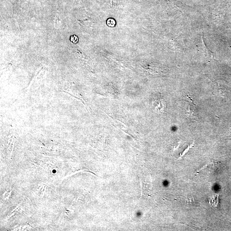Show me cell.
<instances>
[{
  "instance_id": "obj_1",
  "label": "cell",
  "mask_w": 231,
  "mask_h": 231,
  "mask_svg": "<svg viewBox=\"0 0 231 231\" xmlns=\"http://www.w3.org/2000/svg\"><path fill=\"white\" fill-rule=\"evenodd\" d=\"M107 24L109 26H114L116 24L115 21L112 18H110L107 21Z\"/></svg>"
},
{
  "instance_id": "obj_2",
  "label": "cell",
  "mask_w": 231,
  "mask_h": 231,
  "mask_svg": "<svg viewBox=\"0 0 231 231\" xmlns=\"http://www.w3.org/2000/svg\"><path fill=\"white\" fill-rule=\"evenodd\" d=\"M70 40H71V42H73V43H77L78 41V37H77L76 36H75V35H74V36H72L71 37Z\"/></svg>"
}]
</instances>
